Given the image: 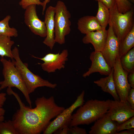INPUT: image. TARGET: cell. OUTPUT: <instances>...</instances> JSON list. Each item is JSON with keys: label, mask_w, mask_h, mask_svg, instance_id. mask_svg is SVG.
Returning <instances> with one entry per match:
<instances>
[{"label": "cell", "mask_w": 134, "mask_h": 134, "mask_svg": "<svg viewBox=\"0 0 134 134\" xmlns=\"http://www.w3.org/2000/svg\"><path fill=\"white\" fill-rule=\"evenodd\" d=\"M7 92L9 95H13L19 105V109L13 115L12 120L19 134L41 133L51 120L65 109L56 103L53 96L47 98L44 96L37 98L35 101L36 107L32 109L26 106L11 88H7Z\"/></svg>", "instance_id": "1"}, {"label": "cell", "mask_w": 134, "mask_h": 134, "mask_svg": "<svg viewBox=\"0 0 134 134\" xmlns=\"http://www.w3.org/2000/svg\"><path fill=\"white\" fill-rule=\"evenodd\" d=\"M110 101V99L105 100L91 99L87 101L72 115L69 127L88 125L95 122L107 112Z\"/></svg>", "instance_id": "2"}, {"label": "cell", "mask_w": 134, "mask_h": 134, "mask_svg": "<svg viewBox=\"0 0 134 134\" xmlns=\"http://www.w3.org/2000/svg\"><path fill=\"white\" fill-rule=\"evenodd\" d=\"M12 52L14 59L12 60L19 72L29 94L39 87H46L52 89L56 88L57 86L56 83H52L43 79L29 69L28 64L23 62L21 59L17 47H14Z\"/></svg>", "instance_id": "3"}, {"label": "cell", "mask_w": 134, "mask_h": 134, "mask_svg": "<svg viewBox=\"0 0 134 134\" xmlns=\"http://www.w3.org/2000/svg\"><path fill=\"white\" fill-rule=\"evenodd\" d=\"M3 68L2 73L4 80L1 81L0 91L6 88L15 87L19 90L24 96L30 107L32 102L26 86L18 70L13 61L2 57L0 59Z\"/></svg>", "instance_id": "4"}, {"label": "cell", "mask_w": 134, "mask_h": 134, "mask_svg": "<svg viewBox=\"0 0 134 134\" xmlns=\"http://www.w3.org/2000/svg\"><path fill=\"white\" fill-rule=\"evenodd\" d=\"M109 10V21L115 35L120 41L134 26V7L124 13H121L118 10L116 2Z\"/></svg>", "instance_id": "5"}, {"label": "cell", "mask_w": 134, "mask_h": 134, "mask_svg": "<svg viewBox=\"0 0 134 134\" xmlns=\"http://www.w3.org/2000/svg\"><path fill=\"white\" fill-rule=\"evenodd\" d=\"M54 7L55 39L56 42L62 45L65 43V37L70 32L71 14L61 0L58 1Z\"/></svg>", "instance_id": "6"}, {"label": "cell", "mask_w": 134, "mask_h": 134, "mask_svg": "<svg viewBox=\"0 0 134 134\" xmlns=\"http://www.w3.org/2000/svg\"><path fill=\"white\" fill-rule=\"evenodd\" d=\"M85 92L83 91L74 102L68 108L65 109L53 121L50 122L43 131V134H52L59 129L65 126H69L73 111L84 103Z\"/></svg>", "instance_id": "7"}, {"label": "cell", "mask_w": 134, "mask_h": 134, "mask_svg": "<svg viewBox=\"0 0 134 134\" xmlns=\"http://www.w3.org/2000/svg\"><path fill=\"white\" fill-rule=\"evenodd\" d=\"M120 58L117 57L113 67V77L117 93L120 101H127V99L131 88L127 78L128 73L122 67Z\"/></svg>", "instance_id": "8"}, {"label": "cell", "mask_w": 134, "mask_h": 134, "mask_svg": "<svg viewBox=\"0 0 134 134\" xmlns=\"http://www.w3.org/2000/svg\"><path fill=\"white\" fill-rule=\"evenodd\" d=\"M108 24L105 43L101 52L108 64L113 68L119 56L120 41L115 35L110 22Z\"/></svg>", "instance_id": "9"}, {"label": "cell", "mask_w": 134, "mask_h": 134, "mask_svg": "<svg viewBox=\"0 0 134 134\" xmlns=\"http://www.w3.org/2000/svg\"><path fill=\"white\" fill-rule=\"evenodd\" d=\"M113 120L120 124L134 116V110L126 101L110 100L107 112Z\"/></svg>", "instance_id": "10"}, {"label": "cell", "mask_w": 134, "mask_h": 134, "mask_svg": "<svg viewBox=\"0 0 134 134\" xmlns=\"http://www.w3.org/2000/svg\"><path fill=\"white\" fill-rule=\"evenodd\" d=\"M68 52L67 49L63 50L61 53H49L42 58L33 56L44 62L41 65L42 69L48 73L55 72L65 67L66 62L68 60Z\"/></svg>", "instance_id": "11"}, {"label": "cell", "mask_w": 134, "mask_h": 134, "mask_svg": "<svg viewBox=\"0 0 134 134\" xmlns=\"http://www.w3.org/2000/svg\"><path fill=\"white\" fill-rule=\"evenodd\" d=\"M36 5H31L25 9L24 21L26 25L34 34L44 37L46 35L45 23L38 18L37 14Z\"/></svg>", "instance_id": "12"}, {"label": "cell", "mask_w": 134, "mask_h": 134, "mask_svg": "<svg viewBox=\"0 0 134 134\" xmlns=\"http://www.w3.org/2000/svg\"><path fill=\"white\" fill-rule=\"evenodd\" d=\"M91 65L88 70L83 74L85 78L92 74L98 72L101 75L107 76L111 73L113 68L108 64L101 52L94 51L92 52L90 56Z\"/></svg>", "instance_id": "13"}, {"label": "cell", "mask_w": 134, "mask_h": 134, "mask_svg": "<svg viewBox=\"0 0 134 134\" xmlns=\"http://www.w3.org/2000/svg\"><path fill=\"white\" fill-rule=\"evenodd\" d=\"M94 122L89 132V134H116L119 125L111 119L108 113Z\"/></svg>", "instance_id": "14"}, {"label": "cell", "mask_w": 134, "mask_h": 134, "mask_svg": "<svg viewBox=\"0 0 134 134\" xmlns=\"http://www.w3.org/2000/svg\"><path fill=\"white\" fill-rule=\"evenodd\" d=\"M55 7L50 6L46 9L44 21L46 28V35L43 43L51 50L56 43L55 39L54 17Z\"/></svg>", "instance_id": "15"}, {"label": "cell", "mask_w": 134, "mask_h": 134, "mask_svg": "<svg viewBox=\"0 0 134 134\" xmlns=\"http://www.w3.org/2000/svg\"><path fill=\"white\" fill-rule=\"evenodd\" d=\"M107 30L102 29L100 30L89 33L85 34L82 41L85 44H91L95 51L101 52L105 45Z\"/></svg>", "instance_id": "16"}, {"label": "cell", "mask_w": 134, "mask_h": 134, "mask_svg": "<svg viewBox=\"0 0 134 134\" xmlns=\"http://www.w3.org/2000/svg\"><path fill=\"white\" fill-rule=\"evenodd\" d=\"M77 24L79 30L84 34L102 29L95 17L93 16H86L81 18L78 20Z\"/></svg>", "instance_id": "17"}, {"label": "cell", "mask_w": 134, "mask_h": 134, "mask_svg": "<svg viewBox=\"0 0 134 134\" xmlns=\"http://www.w3.org/2000/svg\"><path fill=\"white\" fill-rule=\"evenodd\" d=\"M113 69L107 76L94 81V83L100 87L102 90L110 94L115 100H120L117 93L113 77Z\"/></svg>", "instance_id": "18"}, {"label": "cell", "mask_w": 134, "mask_h": 134, "mask_svg": "<svg viewBox=\"0 0 134 134\" xmlns=\"http://www.w3.org/2000/svg\"><path fill=\"white\" fill-rule=\"evenodd\" d=\"M134 46V26L124 37L120 41L119 56L120 58L126 54Z\"/></svg>", "instance_id": "19"}, {"label": "cell", "mask_w": 134, "mask_h": 134, "mask_svg": "<svg viewBox=\"0 0 134 134\" xmlns=\"http://www.w3.org/2000/svg\"><path fill=\"white\" fill-rule=\"evenodd\" d=\"M14 44L10 37L0 34V56L13 59L11 48Z\"/></svg>", "instance_id": "20"}, {"label": "cell", "mask_w": 134, "mask_h": 134, "mask_svg": "<svg viewBox=\"0 0 134 134\" xmlns=\"http://www.w3.org/2000/svg\"><path fill=\"white\" fill-rule=\"evenodd\" d=\"M98 9L95 17L102 28L106 29L109 24L110 19L109 9L100 2H98Z\"/></svg>", "instance_id": "21"}, {"label": "cell", "mask_w": 134, "mask_h": 134, "mask_svg": "<svg viewBox=\"0 0 134 134\" xmlns=\"http://www.w3.org/2000/svg\"><path fill=\"white\" fill-rule=\"evenodd\" d=\"M11 16L8 15L0 21V34L11 37H17L18 36V31L13 27H10L9 25Z\"/></svg>", "instance_id": "22"}, {"label": "cell", "mask_w": 134, "mask_h": 134, "mask_svg": "<svg viewBox=\"0 0 134 134\" xmlns=\"http://www.w3.org/2000/svg\"><path fill=\"white\" fill-rule=\"evenodd\" d=\"M123 68L128 73L134 70V47L120 58Z\"/></svg>", "instance_id": "23"}, {"label": "cell", "mask_w": 134, "mask_h": 134, "mask_svg": "<svg viewBox=\"0 0 134 134\" xmlns=\"http://www.w3.org/2000/svg\"><path fill=\"white\" fill-rule=\"evenodd\" d=\"M0 134H19L12 120L0 122Z\"/></svg>", "instance_id": "24"}, {"label": "cell", "mask_w": 134, "mask_h": 134, "mask_svg": "<svg viewBox=\"0 0 134 134\" xmlns=\"http://www.w3.org/2000/svg\"><path fill=\"white\" fill-rule=\"evenodd\" d=\"M119 12L124 13L131 9L133 7L132 3L127 0H115Z\"/></svg>", "instance_id": "25"}, {"label": "cell", "mask_w": 134, "mask_h": 134, "mask_svg": "<svg viewBox=\"0 0 134 134\" xmlns=\"http://www.w3.org/2000/svg\"><path fill=\"white\" fill-rule=\"evenodd\" d=\"M134 128V116L119 124L117 127V132L125 130L133 129Z\"/></svg>", "instance_id": "26"}, {"label": "cell", "mask_w": 134, "mask_h": 134, "mask_svg": "<svg viewBox=\"0 0 134 134\" xmlns=\"http://www.w3.org/2000/svg\"><path fill=\"white\" fill-rule=\"evenodd\" d=\"M19 4L24 9H25L29 6L33 4L42 6V2L40 0H21Z\"/></svg>", "instance_id": "27"}, {"label": "cell", "mask_w": 134, "mask_h": 134, "mask_svg": "<svg viewBox=\"0 0 134 134\" xmlns=\"http://www.w3.org/2000/svg\"><path fill=\"white\" fill-rule=\"evenodd\" d=\"M86 130L84 129L79 127L77 126L69 127L68 134H86Z\"/></svg>", "instance_id": "28"}, {"label": "cell", "mask_w": 134, "mask_h": 134, "mask_svg": "<svg viewBox=\"0 0 134 134\" xmlns=\"http://www.w3.org/2000/svg\"><path fill=\"white\" fill-rule=\"evenodd\" d=\"M127 101L131 108L134 110V88L131 89L127 97Z\"/></svg>", "instance_id": "29"}, {"label": "cell", "mask_w": 134, "mask_h": 134, "mask_svg": "<svg viewBox=\"0 0 134 134\" xmlns=\"http://www.w3.org/2000/svg\"><path fill=\"white\" fill-rule=\"evenodd\" d=\"M102 3L108 9L111 7L116 2L115 0H94Z\"/></svg>", "instance_id": "30"}, {"label": "cell", "mask_w": 134, "mask_h": 134, "mask_svg": "<svg viewBox=\"0 0 134 134\" xmlns=\"http://www.w3.org/2000/svg\"><path fill=\"white\" fill-rule=\"evenodd\" d=\"M68 126H64L57 130L53 134H68Z\"/></svg>", "instance_id": "31"}, {"label": "cell", "mask_w": 134, "mask_h": 134, "mask_svg": "<svg viewBox=\"0 0 134 134\" xmlns=\"http://www.w3.org/2000/svg\"><path fill=\"white\" fill-rule=\"evenodd\" d=\"M127 78L131 88H134V70L129 73Z\"/></svg>", "instance_id": "32"}, {"label": "cell", "mask_w": 134, "mask_h": 134, "mask_svg": "<svg viewBox=\"0 0 134 134\" xmlns=\"http://www.w3.org/2000/svg\"><path fill=\"white\" fill-rule=\"evenodd\" d=\"M6 94L4 93H0V107H2L6 100Z\"/></svg>", "instance_id": "33"}, {"label": "cell", "mask_w": 134, "mask_h": 134, "mask_svg": "<svg viewBox=\"0 0 134 134\" xmlns=\"http://www.w3.org/2000/svg\"><path fill=\"white\" fill-rule=\"evenodd\" d=\"M134 129H132L123 130L117 132L116 134H134Z\"/></svg>", "instance_id": "34"}, {"label": "cell", "mask_w": 134, "mask_h": 134, "mask_svg": "<svg viewBox=\"0 0 134 134\" xmlns=\"http://www.w3.org/2000/svg\"><path fill=\"white\" fill-rule=\"evenodd\" d=\"M5 110L2 107H0V122L4 121Z\"/></svg>", "instance_id": "35"}, {"label": "cell", "mask_w": 134, "mask_h": 134, "mask_svg": "<svg viewBox=\"0 0 134 134\" xmlns=\"http://www.w3.org/2000/svg\"><path fill=\"white\" fill-rule=\"evenodd\" d=\"M51 0H44L42 2V14L43 15L45 10L47 4Z\"/></svg>", "instance_id": "36"}, {"label": "cell", "mask_w": 134, "mask_h": 134, "mask_svg": "<svg viewBox=\"0 0 134 134\" xmlns=\"http://www.w3.org/2000/svg\"><path fill=\"white\" fill-rule=\"evenodd\" d=\"M129 1L132 3H134V0H127Z\"/></svg>", "instance_id": "37"}, {"label": "cell", "mask_w": 134, "mask_h": 134, "mask_svg": "<svg viewBox=\"0 0 134 134\" xmlns=\"http://www.w3.org/2000/svg\"><path fill=\"white\" fill-rule=\"evenodd\" d=\"M1 81H0V85Z\"/></svg>", "instance_id": "38"}]
</instances>
